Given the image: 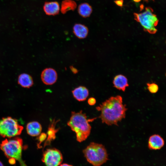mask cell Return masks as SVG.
<instances>
[{"label":"cell","mask_w":166,"mask_h":166,"mask_svg":"<svg viewBox=\"0 0 166 166\" xmlns=\"http://www.w3.org/2000/svg\"><path fill=\"white\" fill-rule=\"evenodd\" d=\"M101 112L99 117L102 122L108 125L118 126V123L124 118L127 109L123 104V99L120 95L111 97L96 108Z\"/></svg>","instance_id":"1"},{"label":"cell","mask_w":166,"mask_h":166,"mask_svg":"<svg viewBox=\"0 0 166 166\" xmlns=\"http://www.w3.org/2000/svg\"><path fill=\"white\" fill-rule=\"evenodd\" d=\"M97 117L87 119L85 113L82 110L79 112H71L67 125L76 134L77 140L81 142L85 140L90 134L91 127L89 122L93 121Z\"/></svg>","instance_id":"2"},{"label":"cell","mask_w":166,"mask_h":166,"mask_svg":"<svg viewBox=\"0 0 166 166\" xmlns=\"http://www.w3.org/2000/svg\"><path fill=\"white\" fill-rule=\"evenodd\" d=\"M83 152L87 161L93 166H101L109 159L106 150L101 144L90 142Z\"/></svg>","instance_id":"3"},{"label":"cell","mask_w":166,"mask_h":166,"mask_svg":"<svg viewBox=\"0 0 166 166\" xmlns=\"http://www.w3.org/2000/svg\"><path fill=\"white\" fill-rule=\"evenodd\" d=\"M134 16L135 20L140 23L144 30L152 34L156 32V27L159 20L151 8L146 7L144 12L140 13H134Z\"/></svg>","instance_id":"4"},{"label":"cell","mask_w":166,"mask_h":166,"mask_svg":"<svg viewBox=\"0 0 166 166\" xmlns=\"http://www.w3.org/2000/svg\"><path fill=\"white\" fill-rule=\"evenodd\" d=\"M0 148L7 158L20 160L23 148L22 140L18 137L6 139L2 142Z\"/></svg>","instance_id":"5"},{"label":"cell","mask_w":166,"mask_h":166,"mask_svg":"<svg viewBox=\"0 0 166 166\" xmlns=\"http://www.w3.org/2000/svg\"><path fill=\"white\" fill-rule=\"evenodd\" d=\"M23 127L17 120L10 117L0 120V135L3 137L11 138L20 135Z\"/></svg>","instance_id":"6"},{"label":"cell","mask_w":166,"mask_h":166,"mask_svg":"<svg viewBox=\"0 0 166 166\" xmlns=\"http://www.w3.org/2000/svg\"><path fill=\"white\" fill-rule=\"evenodd\" d=\"M42 160L46 166H59L63 161V157L59 150L51 148L44 151Z\"/></svg>","instance_id":"7"},{"label":"cell","mask_w":166,"mask_h":166,"mask_svg":"<svg viewBox=\"0 0 166 166\" xmlns=\"http://www.w3.org/2000/svg\"><path fill=\"white\" fill-rule=\"evenodd\" d=\"M41 78L43 82L47 85L54 84L57 79V74L53 69L48 68L44 69L41 74Z\"/></svg>","instance_id":"8"},{"label":"cell","mask_w":166,"mask_h":166,"mask_svg":"<svg viewBox=\"0 0 166 166\" xmlns=\"http://www.w3.org/2000/svg\"><path fill=\"white\" fill-rule=\"evenodd\" d=\"M164 144L163 139L158 134H154L149 138L148 146L152 150H157L161 149Z\"/></svg>","instance_id":"9"},{"label":"cell","mask_w":166,"mask_h":166,"mask_svg":"<svg viewBox=\"0 0 166 166\" xmlns=\"http://www.w3.org/2000/svg\"><path fill=\"white\" fill-rule=\"evenodd\" d=\"M43 8L45 14L48 15H57L60 10L59 4L56 1L45 2Z\"/></svg>","instance_id":"10"},{"label":"cell","mask_w":166,"mask_h":166,"mask_svg":"<svg viewBox=\"0 0 166 166\" xmlns=\"http://www.w3.org/2000/svg\"><path fill=\"white\" fill-rule=\"evenodd\" d=\"M74 97L79 101H85L89 95L88 89L85 87L79 86L72 91Z\"/></svg>","instance_id":"11"},{"label":"cell","mask_w":166,"mask_h":166,"mask_svg":"<svg viewBox=\"0 0 166 166\" xmlns=\"http://www.w3.org/2000/svg\"><path fill=\"white\" fill-rule=\"evenodd\" d=\"M114 86L119 90L124 91L128 86L127 77L122 74H118L114 77L113 81Z\"/></svg>","instance_id":"12"},{"label":"cell","mask_w":166,"mask_h":166,"mask_svg":"<svg viewBox=\"0 0 166 166\" xmlns=\"http://www.w3.org/2000/svg\"><path fill=\"white\" fill-rule=\"evenodd\" d=\"M26 129L29 135L33 136H35L40 134L42 130V127L38 122L33 121L27 124Z\"/></svg>","instance_id":"13"},{"label":"cell","mask_w":166,"mask_h":166,"mask_svg":"<svg viewBox=\"0 0 166 166\" xmlns=\"http://www.w3.org/2000/svg\"><path fill=\"white\" fill-rule=\"evenodd\" d=\"M73 32L77 38L79 39H84L86 38L88 34L89 29L88 27L84 25L75 24L73 27Z\"/></svg>","instance_id":"14"},{"label":"cell","mask_w":166,"mask_h":166,"mask_svg":"<svg viewBox=\"0 0 166 166\" xmlns=\"http://www.w3.org/2000/svg\"><path fill=\"white\" fill-rule=\"evenodd\" d=\"M18 82L21 86L26 88L31 87L33 84L32 77L26 73H22L19 75L18 77Z\"/></svg>","instance_id":"15"},{"label":"cell","mask_w":166,"mask_h":166,"mask_svg":"<svg viewBox=\"0 0 166 166\" xmlns=\"http://www.w3.org/2000/svg\"><path fill=\"white\" fill-rule=\"evenodd\" d=\"M92 11L91 6L87 3H81L78 6V13L80 16L84 18L89 17Z\"/></svg>","instance_id":"16"},{"label":"cell","mask_w":166,"mask_h":166,"mask_svg":"<svg viewBox=\"0 0 166 166\" xmlns=\"http://www.w3.org/2000/svg\"><path fill=\"white\" fill-rule=\"evenodd\" d=\"M77 6V4L74 1L63 0L61 3V11L62 14H64L69 11H74Z\"/></svg>","instance_id":"17"},{"label":"cell","mask_w":166,"mask_h":166,"mask_svg":"<svg viewBox=\"0 0 166 166\" xmlns=\"http://www.w3.org/2000/svg\"><path fill=\"white\" fill-rule=\"evenodd\" d=\"M53 123H52L51 124L50 127L49 128L47 132L48 134V140L45 144V145H47L52 140L55 138L56 130L54 129V127L53 126Z\"/></svg>","instance_id":"18"},{"label":"cell","mask_w":166,"mask_h":166,"mask_svg":"<svg viewBox=\"0 0 166 166\" xmlns=\"http://www.w3.org/2000/svg\"><path fill=\"white\" fill-rule=\"evenodd\" d=\"M147 88L149 91L152 93H156L159 89L158 85L155 83H148Z\"/></svg>","instance_id":"19"},{"label":"cell","mask_w":166,"mask_h":166,"mask_svg":"<svg viewBox=\"0 0 166 166\" xmlns=\"http://www.w3.org/2000/svg\"><path fill=\"white\" fill-rule=\"evenodd\" d=\"M87 102L88 104L89 105L92 106L96 104V101L94 98L91 97L88 99Z\"/></svg>","instance_id":"20"},{"label":"cell","mask_w":166,"mask_h":166,"mask_svg":"<svg viewBox=\"0 0 166 166\" xmlns=\"http://www.w3.org/2000/svg\"><path fill=\"white\" fill-rule=\"evenodd\" d=\"M114 2L117 5L121 7L123 5V0H116L114 1Z\"/></svg>","instance_id":"21"},{"label":"cell","mask_w":166,"mask_h":166,"mask_svg":"<svg viewBox=\"0 0 166 166\" xmlns=\"http://www.w3.org/2000/svg\"><path fill=\"white\" fill-rule=\"evenodd\" d=\"M9 163L11 164H15L16 160L14 158H10L9 159Z\"/></svg>","instance_id":"22"},{"label":"cell","mask_w":166,"mask_h":166,"mask_svg":"<svg viewBox=\"0 0 166 166\" xmlns=\"http://www.w3.org/2000/svg\"><path fill=\"white\" fill-rule=\"evenodd\" d=\"M71 69L72 71V72H73V73H77V70L76 69H75V68L73 67H71Z\"/></svg>","instance_id":"23"},{"label":"cell","mask_w":166,"mask_h":166,"mask_svg":"<svg viewBox=\"0 0 166 166\" xmlns=\"http://www.w3.org/2000/svg\"><path fill=\"white\" fill-rule=\"evenodd\" d=\"M59 166H73L72 165L67 164H61Z\"/></svg>","instance_id":"24"},{"label":"cell","mask_w":166,"mask_h":166,"mask_svg":"<svg viewBox=\"0 0 166 166\" xmlns=\"http://www.w3.org/2000/svg\"><path fill=\"white\" fill-rule=\"evenodd\" d=\"M134 2H140L141 0H133Z\"/></svg>","instance_id":"25"},{"label":"cell","mask_w":166,"mask_h":166,"mask_svg":"<svg viewBox=\"0 0 166 166\" xmlns=\"http://www.w3.org/2000/svg\"><path fill=\"white\" fill-rule=\"evenodd\" d=\"M0 166H4L3 164L1 161H0Z\"/></svg>","instance_id":"26"},{"label":"cell","mask_w":166,"mask_h":166,"mask_svg":"<svg viewBox=\"0 0 166 166\" xmlns=\"http://www.w3.org/2000/svg\"></svg>","instance_id":"27"},{"label":"cell","mask_w":166,"mask_h":166,"mask_svg":"<svg viewBox=\"0 0 166 166\" xmlns=\"http://www.w3.org/2000/svg\"></svg>","instance_id":"28"}]
</instances>
